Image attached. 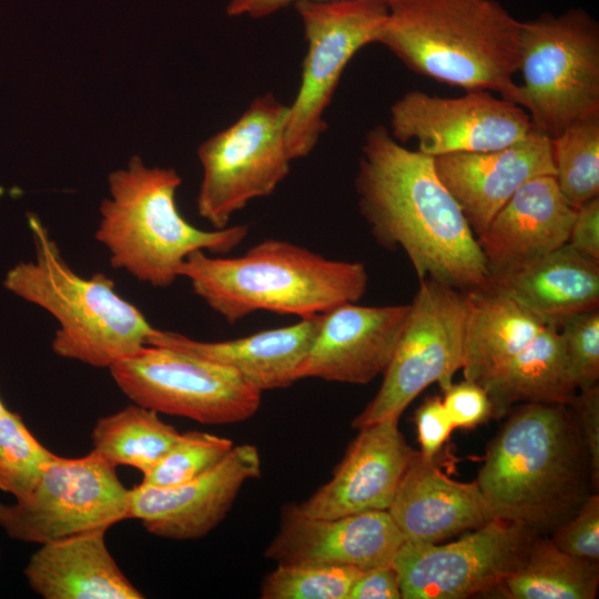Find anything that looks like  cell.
I'll return each instance as SVG.
<instances>
[{
	"label": "cell",
	"mask_w": 599,
	"mask_h": 599,
	"mask_svg": "<svg viewBox=\"0 0 599 599\" xmlns=\"http://www.w3.org/2000/svg\"><path fill=\"white\" fill-rule=\"evenodd\" d=\"M28 225L34 258L12 266L2 284L57 321L53 353L110 368L146 345L155 327L116 292L113 281L103 273L80 276L63 260L48 229L33 213H28Z\"/></svg>",
	"instance_id": "6"
},
{
	"label": "cell",
	"mask_w": 599,
	"mask_h": 599,
	"mask_svg": "<svg viewBox=\"0 0 599 599\" xmlns=\"http://www.w3.org/2000/svg\"><path fill=\"white\" fill-rule=\"evenodd\" d=\"M575 214L555 175L528 181L476 236L490 277L520 268L567 244Z\"/></svg>",
	"instance_id": "20"
},
{
	"label": "cell",
	"mask_w": 599,
	"mask_h": 599,
	"mask_svg": "<svg viewBox=\"0 0 599 599\" xmlns=\"http://www.w3.org/2000/svg\"><path fill=\"white\" fill-rule=\"evenodd\" d=\"M464 378L481 387L546 326L490 283L464 292Z\"/></svg>",
	"instance_id": "25"
},
{
	"label": "cell",
	"mask_w": 599,
	"mask_h": 599,
	"mask_svg": "<svg viewBox=\"0 0 599 599\" xmlns=\"http://www.w3.org/2000/svg\"><path fill=\"white\" fill-rule=\"evenodd\" d=\"M389 128L399 143L415 140L432 158L501 149L535 130L524 108L486 90L458 98L406 92L390 105Z\"/></svg>",
	"instance_id": "14"
},
{
	"label": "cell",
	"mask_w": 599,
	"mask_h": 599,
	"mask_svg": "<svg viewBox=\"0 0 599 599\" xmlns=\"http://www.w3.org/2000/svg\"><path fill=\"white\" fill-rule=\"evenodd\" d=\"M588 453L593 489L599 486V385L579 389L568 405Z\"/></svg>",
	"instance_id": "36"
},
{
	"label": "cell",
	"mask_w": 599,
	"mask_h": 599,
	"mask_svg": "<svg viewBox=\"0 0 599 599\" xmlns=\"http://www.w3.org/2000/svg\"><path fill=\"white\" fill-rule=\"evenodd\" d=\"M433 160L476 236L524 184L537 176L555 175L552 140L536 130L501 149Z\"/></svg>",
	"instance_id": "19"
},
{
	"label": "cell",
	"mask_w": 599,
	"mask_h": 599,
	"mask_svg": "<svg viewBox=\"0 0 599 599\" xmlns=\"http://www.w3.org/2000/svg\"><path fill=\"white\" fill-rule=\"evenodd\" d=\"M54 456L35 439L19 414L7 409L0 416V490L17 500L27 498Z\"/></svg>",
	"instance_id": "30"
},
{
	"label": "cell",
	"mask_w": 599,
	"mask_h": 599,
	"mask_svg": "<svg viewBox=\"0 0 599 599\" xmlns=\"http://www.w3.org/2000/svg\"><path fill=\"white\" fill-rule=\"evenodd\" d=\"M550 534L560 550L599 562V495L590 494L579 510Z\"/></svg>",
	"instance_id": "34"
},
{
	"label": "cell",
	"mask_w": 599,
	"mask_h": 599,
	"mask_svg": "<svg viewBox=\"0 0 599 599\" xmlns=\"http://www.w3.org/2000/svg\"><path fill=\"white\" fill-rule=\"evenodd\" d=\"M569 372L578 390L599 380V308L577 314L560 327Z\"/></svg>",
	"instance_id": "33"
},
{
	"label": "cell",
	"mask_w": 599,
	"mask_h": 599,
	"mask_svg": "<svg viewBox=\"0 0 599 599\" xmlns=\"http://www.w3.org/2000/svg\"><path fill=\"white\" fill-rule=\"evenodd\" d=\"M410 305L341 304L321 314L317 335L297 379L367 384L389 364Z\"/></svg>",
	"instance_id": "17"
},
{
	"label": "cell",
	"mask_w": 599,
	"mask_h": 599,
	"mask_svg": "<svg viewBox=\"0 0 599 599\" xmlns=\"http://www.w3.org/2000/svg\"><path fill=\"white\" fill-rule=\"evenodd\" d=\"M2 193H3V189H2V187H0V195H1Z\"/></svg>",
	"instance_id": "42"
},
{
	"label": "cell",
	"mask_w": 599,
	"mask_h": 599,
	"mask_svg": "<svg viewBox=\"0 0 599 599\" xmlns=\"http://www.w3.org/2000/svg\"><path fill=\"white\" fill-rule=\"evenodd\" d=\"M192 291L227 323L260 311L306 318L357 303L368 283L361 262L331 260L288 241L268 238L235 257L191 253L177 268Z\"/></svg>",
	"instance_id": "4"
},
{
	"label": "cell",
	"mask_w": 599,
	"mask_h": 599,
	"mask_svg": "<svg viewBox=\"0 0 599 599\" xmlns=\"http://www.w3.org/2000/svg\"><path fill=\"white\" fill-rule=\"evenodd\" d=\"M115 466L94 450L79 458L54 456L24 499L0 502V527L12 539L45 544L128 518L129 489Z\"/></svg>",
	"instance_id": "12"
},
{
	"label": "cell",
	"mask_w": 599,
	"mask_h": 599,
	"mask_svg": "<svg viewBox=\"0 0 599 599\" xmlns=\"http://www.w3.org/2000/svg\"><path fill=\"white\" fill-rule=\"evenodd\" d=\"M109 369L134 404L203 424L244 422L261 405L262 393L233 369L165 346L146 344Z\"/></svg>",
	"instance_id": "10"
},
{
	"label": "cell",
	"mask_w": 599,
	"mask_h": 599,
	"mask_svg": "<svg viewBox=\"0 0 599 599\" xmlns=\"http://www.w3.org/2000/svg\"><path fill=\"white\" fill-rule=\"evenodd\" d=\"M7 410L4 404L2 403L1 398H0V416Z\"/></svg>",
	"instance_id": "41"
},
{
	"label": "cell",
	"mask_w": 599,
	"mask_h": 599,
	"mask_svg": "<svg viewBox=\"0 0 599 599\" xmlns=\"http://www.w3.org/2000/svg\"><path fill=\"white\" fill-rule=\"evenodd\" d=\"M405 541L387 510L337 518H315L290 502L281 510L266 559L287 566H349L358 569L392 565Z\"/></svg>",
	"instance_id": "16"
},
{
	"label": "cell",
	"mask_w": 599,
	"mask_h": 599,
	"mask_svg": "<svg viewBox=\"0 0 599 599\" xmlns=\"http://www.w3.org/2000/svg\"><path fill=\"white\" fill-rule=\"evenodd\" d=\"M355 190L375 241L402 250L419 281L463 292L489 283L477 238L432 156L403 146L386 126H373L361 148Z\"/></svg>",
	"instance_id": "1"
},
{
	"label": "cell",
	"mask_w": 599,
	"mask_h": 599,
	"mask_svg": "<svg viewBox=\"0 0 599 599\" xmlns=\"http://www.w3.org/2000/svg\"><path fill=\"white\" fill-rule=\"evenodd\" d=\"M288 104L256 97L229 126L197 149L202 180L196 209L213 229L229 226L251 201L273 194L294 161L286 141Z\"/></svg>",
	"instance_id": "8"
},
{
	"label": "cell",
	"mask_w": 599,
	"mask_h": 599,
	"mask_svg": "<svg viewBox=\"0 0 599 599\" xmlns=\"http://www.w3.org/2000/svg\"><path fill=\"white\" fill-rule=\"evenodd\" d=\"M483 388L494 418L504 417L517 403L569 405L578 387L568 368L559 328L545 326Z\"/></svg>",
	"instance_id": "26"
},
{
	"label": "cell",
	"mask_w": 599,
	"mask_h": 599,
	"mask_svg": "<svg viewBox=\"0 0 599 599\" xmlns=\"http://www.w3.org/2000/svg\"><path fill=\"white\" fill-rule=\"evenodd\" d=\"M294 8L306 41L301 82L286 120L287 146L295 161L308 156L319 142L345 68L361 49L377 43L388 6L380 0H303Z\"/></svg>",
	"instance_id": "9"
},
{
	"label": "cell",
	"mask_w": 599,
	"mask_h": 599,
	"mask_svg": "<svg viewBox=\"0 0 599 599\" xmlns=\"http://www.w3.org/2000/svg\"><path fill=\"white\" fill-rule=\"evenodd\" d=\"M319 324L321 314L301 318L284 327L221 342L196 341L155 328L148 344L179 349L229 367L263 393L288 387L298 380V368L317 335Z\"/></svg>",
	"instance_id": "22"
},
{
	"label": "cell",
	"mask_w": 599,
	"mask_h": 599,
	"mask_svg": "<svg viewBox=\"0 0 599 599\" xmlns=\"http://www.w3.org/2000/svg\"><path fill=\"white\" fill-rule=\"evenodd\" d=\"M256 446L241 444L213 468L180 485H138L129 489L128 518L141 520L152 535L194 540L217 527L245 483L261 477Z\"/></svg>",
	"instance_id": "15"
},
{
	"label": "cell",
	"mask_w": 599,
	"mask_h": 599,
	"mask_svg": "<svg viewBox=\"0 0 599 599\" xmlns=\"http://www.w3.org/2000/svg\"><path fill=\"white\" fill-rule=\"evenodd\" d=\"M362 569L349 566H287L267 573L261 583L263 599H348Z\"/></svg>",
	"instance_id": "31"
},
{
	"label": "cell",
	"mask_w": 599,
	"mask_h": 599,
	"mask_svg": "<svg viewBox=\"0 0 599 599\" xmlns=\"http://www.w3.org/2000/svg\"><path fill=\"white\" fill-rule=\"evenodd\" d=\"M598 562L571 556L538 535L493 595L507 599H595Z\"/></svg>",
	"instance_id": "27"
},
{
	"label": "cell",
	"mask_w": 599,
	"mask_h": 599,
	"mask_svg": "<svg viewBox=\"0 0 599 599\" xmlns=\"http://www.w3.org/2000/svg\"><path fill=\"white\" fill-rule=\"evenodd\" d=\"M567 244L599 263V197L576 209Z\"/></svg>",
	"instance_id": "38"
},
{
	"label": "cell",
	"mask_w": 599,
	"mask_h": 599,
	"mask_svg": "<svg viewBox=\"0 0 599 599\" xmlns=\"http://www.w3.org/2000/svg\"><path fill=\"white\" fill-rule=\"evenodd\" d=\"M104 529L40 545L24 569L44 599H142L105 544Z\"/></svg>",
	"instance_id": "23"
},
{
	"label": "cell",
	"mask_w": 599,
	"mask_h": 599,
	"mask_svg": "<svg viewBox=\"0 0 599 599\" xmlns=\"http://www.w3.org/2000/svg\"><path fill=\"white\" fill-rule=\"evenodd\" d=\"M420 455L435 458L455 429L444 407L443 399L432 397L425 400L416 412Z\"/></svg>",
	"instance_id": "37"
},
{
	"label": "cell",
	"mask_w": 599,
	"mask_h": 599,
	"mask_svg": "<svg viewBox=\"0 0 599 599\" xmlns=\"http://www.w3.org/2000/svg\"><path fill=\"white\" fill-rule=\"evenodd\" d=\"M537 536L525 526L494 518L456 541H404L392 566L403 599H464L493 595L521 562Z\"/></svg>",
	"instance_id": "13"
},
{
	"label": "cell",
	"mask_w": 599,
	"mask_h": 599,
	"mask_svg": "<svg viewBox=\"0 0 599 599\" xmlns=\"http://www.w3.org/2000/svg\"><path fill=\"white\" fill-rule=\"evenodd\" d=\"M233 446L231 439L206 432L180 434L166 455L143 475L141 484L169 487L189 481L217 465Z\"/></svg>",
	"instance_id": "32"
},
{
	"label": "cell",
	"mask_w": 599,
	"mask_h": 599,
	"mask_svg": "<svg viewBox=\"0 0 599 599\" xmlns=\"http://www.w3.org/2000/svg\"><path fill=\"white\" fill-rule=\"evenodd\" d=\"M443 404L454 428L470 429L491 417L493 408L486 390L465 379L444 390Z\"/></svg>",
	"instance_id": "35"
},
{
	"label": "cell",
	"mask_w": 599,
	"mask_h": 599,
	"mask_svg": "<svg viewBox=\"0 0 599 599\" xmlns=\"http://www.w3.org/2000/svg\"><path fill=\"white\" fill-rule=\"evenodd\" d=\"M476 481L495 518L537 535L569 520L593 489L570 407L524 404L489 443Z\"/></svg>",
	"instance_id": "2"
},
{
	"label": "cell",
	"mask_w": 599,
	"mask_h": 599,
	"mask_svg": "<svg viewBox=\"0 0 599 599\" xmlns=\"http://www.w3.org/2000/svg\"><path fill=\"white\" fill-rule=\"evenodd\" d=\"M180 433L159 413L133 404L100 417L91 433L95 453L110 464L149 473L171 449Z\"/></svg>",
	"instance_id": "28"
},
{
	"label": "cell",
	"mask_w": 599,
	"mask_h": 599,
	"mask_svg": "<svg viewBox=\"0 0 599 599\" xmlns=\"http://www.w3.org/2000/svg\"><path fill=\"white\" fill-rule=\"evenodd\" d=\"M387 418L359 428L332 478L298 504L315 518H337L369 510H387L398 484L416 455Z\"/></svg>",
	"instance_id": "18"
},
{
	"label": "cell",
	"mask_w": 599,
	"mask_h": 599,
	"mask_svg": "<svg viewBox=\"0 0 599 599\" xmlns=\"http://www.w3.org/2000/svg\"><path fill=\"white\" fill-rule=\"evenodd\" d=\"M409 305L405 327L383 373V383L352 422L353 428L399 418L430 384L438 383L443 390L447 389L463 367L464 292L426 278L419 281Z\"/></svg>",
	"instance_id": "11"
},
{
	"label": "cell",
	"mask_w": 599,
	"mask_h": 599,
	"mask_svg": "<svg viewBox=\"0 0 599 599\" xmlns=\"http://www.w3.org/2000/svg\"><path fill=\"white\" fill-rule=\"evenodd\" d=\"M410 542H440L495 518L476 480L449 478L435 458L416 453L387 509Z\"/></svg>",
	"instance_id": "21"
},
{
	"label": "cell",
	"mask_w": 599,
	"mask_h": 599,
	"mask_svg": "<svg viewBox=\"0 0 599 599\" xmlns=\"http://www.w3.org/2000/svg\"><path fill=\"white\" fill-rule=\"evenodd\" d=\"M489 283L536 316L559 328L570 317L599 308V263L565 244Z\"/></svg>",
	"instance_id": "24"
},
{
	"label": "cell",
	"mask_w": 599,
	"mask_h": 599,
	"mask_svg": "<svg viewBox=\"0 0 599 599\" xmlns=\"http://www.w3.org/2000/svg\"><path fill=\"white\" fill-rule=\"evenodd\" d=\"M555 179L578 209L599 197V109L580 115L552 139Z\"/></svg>",
	"instance_id": "29"
},
{
	"label": "cell",
	"mask_w": 599,
	"mask_h": 599,
	"mask_svg": "<svg viewBox=\"0 0 599 599\" xmlns=\"http://www.w3.org/2000/svg\"><path fill=\"white\" fill-rule=\"evenodd\" d=\"M519 33L520 21L497 0H397L377 43L415 73L519 105Z\"/></svg>",
	"instance_id": "3"
},
{
	"label": "cell",
	"mask_w": 599,
	"mask_h": 599,
	"mask_svg": "<svg viewBox=\"0 0 599 599\" xmlns=\"http://www.w3.org/2000/svg\"><path fill=\"white\" fill-rule=\"evenodd\" d=\"M303 0H230L226 6V14L232 18L260 19L274 14L296 2ZM334 1V0H311ZM389 6L397 0H380Z\"/></svg>",
	"instance_id": "40"
},
{
	"label": "cell",
	"mask_w": 599,
	"mask_h": 599,
	"mask_svg": "<svg viewBox=\"0 0 599 599\" xmlns=\"http://www.w3.org/2000/svg\"><path fill=\"white\" fill-rule=\"evenodd\" d=\"M348 599H402L397 572L392 565L362 570Z\"/></svg>",
	"instance_id": "39"
},
{
	"label": "cell",
	"mask_w": 599,
	"mask_h": 599,
	"mask_svg": "<svg viewBox=\"0 0 599 599\" xmlns=\"http://www.w3.org/2000/svg\"><path fill=\"white\" fill-rule=\"evenodd\" d=\"M181 183L174 169L148 166L139 155L109 174V197L100 204L94 236L114 268L154 287H167L191 253L225 255L245 240V224L202 230L189 223L176 205Z\"/></svg>",
	"instance_id": "5"
},
{
	"label": "cell",
	"mask_w": 599,
	"mask_h": 599,
	"mask_svg": "<svg viewBox=\"0 0 599 599\" xmlns=\"http://www.w3.org/2000/svg\"><path fill=\"white\" fill-rule=\"evenodd\" d=\"M519 105L536 131L555 139L599 109V24L583 9L520 21Z\"/></svg>",
	"instance_id": "7"
}]
</instances>
